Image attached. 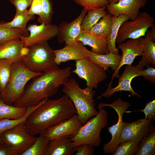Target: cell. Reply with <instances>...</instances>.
I'll use <instances>...</instances> for the list:
<instances>
[{
  "instance_id": "41",
  "label": "cell",
  "mask_w": 155,
  "mask_h": 155,
  "mask_svg": "<svg viewBox=\"0 0 155 155\" xmlns=\"http://www.w3.org/2000/svg\"><path fill=\"white\" fill-rule=\"evenodd\" d=\"M30 6V9L27 11L28 14L39 16L41 11L42 0H32Z\"/></svg>"
},
{
  "instance_id": "10",
  "label": "cell",
  "mask_w": 155,
  "mask_h": 155,
  "mask_svg": "<svg viewBox=\"0 0 155 155\" xmlns=\"http://www.w3.org/2000/svg\"><path fill=\"white\" fill-rule=\"evenodd\" d=\"M75 61V68L71 72L84 80L87 87L93 89L97 88L99 84L107 78L106 71L89 59Z\"/></svg>"
},
{
  "instance_id": "14",
  "label": "cell",
  "mask_w": 155,
  "mask_h": 155,
  "mask_svg": "<svg viewBox=\"0 0 155 155\" xmlns=\"http://www.w3.org/2000/svg\"><path fill=\"white\" fill-rule=\"evenodd\" d=\"M143 47V45L139 38L129 39L125 42L119 44L118 48L122 53L121 60L117 70L112 74L111 80L108 86H111L114 78H119V70L123 65H131L137 56H142Z\"/></svg>"
},
{
  "instance_id": "4",
  "label": "cell",
  "mask_w": 155,
  "mask_h": 155,
  "mask_svg": "<svg viewBox=\"0 0 155 155\" xmlns=\"http://www.w3.org/2000/svg\"><path fill=\"white\" fill-rule=\"evenodd\" d=\"M42 73L31 71L22 62L11 63L10 76L2 96L4 102L9 105L13 104L23 95L27 82Z\"/></svg>"
},
{
  "instance_id": "38",
  "label": "cell",
  "mask_w": 155,
  "mask_h": 155,
  "mask_svg": "<svg viewBox=\"0 0 155 155\" xmlns=\"http://www.w3.org/2000/svg\"><path fill=\"white\" fill-rule=\"evenodd\" d=\"M134 111H140L144 113L145 119H151L154 121L155 119V100L150 101L147 103L143 109Z\"/></svg>"
},
{
  "instance_id": "2",
  "label": "cell",
  "mask_w": 155,
  "mask_h": 155,
  "mask_svg": "<svg viewBox=\"0 0 155 155\" xmlns=\"http://www.w3.org/2000/svg\"><path fill=\"white\" fill-rule=\"evenodd\" d=\"M57 66L34 78L25 89L22 96L13 105L18 107H29L55 95L60 87L69 78L72 73L70 67L61 69Z\"/></svg>"
},
{
  "instance_id": "28",
  "label": "cell",
  "mask_w": 155,
  "mask_h": 155,
  "mask_svg": "<svg viewBox=\"0 0 155 155\" xmlns=\"http://www.w3.org/2000/svg\"><path fill=\"white\" fill-rule=\"evenodd\" d=\"M112 16L107 13L92 27L89 32L96 36L107 38L111 29Z\"/></svg>"
},
{
  "instance_id": "15",
  "label": "cell",
  "mask_w": 155,
  "mask_h": 155,
  "mask_svg": "<svg viewBox=\"0 0 155 155\" xmlns=\"http://www.w3.org/2000/svg\"><path fill=\"white\" fill-rule=\"evenodd\" d=\"M82 125L76 114L69 119L47 129L41 134L49 140L64 136L71 138L77 134Z\"/></svg>"
},
{
  "instance_id": "21",
  "label": "cell",
  "mask_w": 155,
  "mask_h": 155,
  "mask_svg": "<svg viewBox=\"0 0 155 155\" xmlns=\"http://www.w3.org/2000/svg\"><path fill=\"white\" fill-rule=\"evenodd\" d=\"M76 40L84 46L91 48V51L98 54H106L110 52L107 45V38L100 37L82 30Z\"/></svg>"
},
{
  "instance_id": "42",
  "label": "cell",
  "mask_w": 155,
  "mask_h": 155,
  "mask_svg": "<svg viewBox=\"0 0 155 155\" xmlns=\"http://www.w3.org/2000/svg\"><path fill=\"white\" fill-rule=\"evenodd\" d=\"M0 155H12L8 146L3 142L0 143Z\"/></svg>"
},
{
  "instance_id": "33",
  "label": "cell",
  "mask_w": 155,
  "mask_h": 155,
  "mask_svg": "<svg viewBox=\"0 0 155 155\" xmlns=\"http://www.w3.org/2000/svg\"><path fill=\"white\" fill-rule=\"evenodd\" d=\"M53 14V3L51 0H42L41 12L38 20L41 24H51Z\"/></svg>"
},
{
  "instance_id": "35",
  "label": "cell",
  "mask_w": 155,
  "mask_h": 155,
  "mask_svg": "<svg viewBox=\"0 0 155 155\" xmlns=\"http://www.w3.org/2000/svg\"><path fill=\"white\" fill-rule=\"evenodd\" d=\"M22 36L23 34L19 30L0 25V44L11 40L20 38Z\"/></svg>"
},
{
  "instance_id": "19",
  "label": "cell",
  "mask_w": 155,
  "mask_h": 155,
  "mask_svg": "<svg viewBox=\"0 0 155 155\" xmlns=\"http://www.w3.org/2000/svg\"><path fill=\"white\" fill-rule=\"evenodd\" d=\"M24 47L23 42L19 38L0 44V59L8 60L11 63L22 62L26 57L23 53Z\"/></svg>"
},
{
  "instance_id": "29",
  "label": "cell",
  "mask_w": 155,
  "mask_h": 155,
  "mask_svg": "<svg viewBox=\"0 0 155 155\" xmlns=\"http://www.w3.org/2000/svg\"><path fill=\"white\" fill-rule=\"evenodd\" d=\"M49 139L40 135L36 141L22 155H46Z\"/></svg>"
},
{
  "instance_id": "11",
  "label": "cell",
  "mask_w": 155,
  "mask_h": 155,
  "mask_svg": "<svg viewBox=\"0 0 155 155\" xmlns=\"http://www.w3.org/2000/svg\"><path fill=\"white\" fill-rule=\"evenodd\" d=\"M151 119H138L131 123L123 122L122 130L119 141V144L131 141L139 145L155 129Z\"/></svg>"
},
{
  "instance_id": "17",
  "label": "cell",
  "mask_w": 155,
  "mask_h": 155,
  "mask_svg": "<svg viewBox=\"0 0 155 155\" xmlns=\"http://www.w3.org/2000/svg\"><path fill=\"white\" fill-rule=\"evenodd\" d=\"M88 49L76 40L66 44L63 48L54 50L55 62L57 65L70 60H78L87 58Z\"/></svg>"
},
{
  "instance_id": "20",
  "label": "cell",
  "mask_w": 155,
  "mask_h": 155,
  "mask_svg": "<svg viewBox=\"0 0 155 155\" xmlns=\"http://www.w3.org/2000/svg\"><path fill=\"white\" fill-rule=\"evenodd\" d=\"M151 28L144 37L139 38L143 45L142 58L138 63L142 68L150 64L155 66V25Z\"/></svg>"
},
{
  "instance_id": "43",
  "label": "cell",
  "mask_w": 155,
  "mask_h": 155,
  "mask_svg": "<svg viewBox=\"0 0 155 155\" xmlns=\"http://www.w3.org/2000/svg\"><path fill=\"white\" fill-rule=\"evenodd\" d=\"M109 4L115 3L118 2L119 0H108Z\"/></svg>"
},
{
  "instance_id": "40",
  "label": "cell",
  "mask_w": 155,
  "mask_h": 155,
  "mask_svg": "<svg viewBox=\"0 0 155 155\" xmlns=\"http://www.w3.org/2000/svg\"><path fill=\"white\" fill-rule=\"evenodd\" d=\"M75 155H93L94 153V147L84 144L75 147Z\"/></svg>"
},
{
  "instance_id": "39",
  "label": "cell",
  "mask_w": 155,
  "mask_h": 155,
  "mask_svg": "<svg viewBox=\"0 0 155 155\" xmlns=\"http://www.w3.org/2000/svg\"><path fill=\"white\" fill-rule=\"evenodd\" d=\"M145 69L143 68L137 75L136 77L142 76L152 83L155 84V68L150 65L146 66Z\"/></svg>"
},
{
  "instance_id": "24",
  "label": "cell",
  "mask_w": 155,
  "mask_h": 155,
  "mask_svg": "<svg viewBox=\"0 0 155 155\" xmlns=\"http://www.w3.org/2000/svg\"><path fill=\"white\" fill-rule=\"evenodd\" d=\"M130 18L127 16L120 14L113 16L112 23L109 35L107 38V45L110 52L119 54V49L116 46V41L119 30L122 24L129 20Z\"/></svg>"
},
{
  "instance_id": "32",
  "label": "cell",
  "mask_w": 155,
  "mask_h": 155,
  "mask_svg": "<svg viewBox=\"0 0 155 155\" xmlns=\"http://www.w3.org/2000/svg\"><path fill=\"white\" fill-rule=\"evenodd\" d=\"M11 64L8 60L0 59V93L2 98L10 76Z\"/></svg>"
},
{
  "instance_id": "37",
  "label": "cell",
  "mask_w": 155,
  "mask_h": 155,
  "mask_svg": "<svg viewBox=\"0 0 155 155\" xmlns=\"http://www.w3.org/2000/svg\"><path fill=\"white\" fill-rule=\"evenodd\" d=\"M16 8V13L14 16H16L26 11L27 8L30 6L32 0H9Z\"/></svg>"
},
{
  "instance_id": "1",
  "label": "cell",
  "mask_w": 155,
  "mask_h": 155,
  "mask_svg": "<svg viewBox=\"0 0 155 155\" xmlns=\"http://www.w3.org/2000/svg\"><path fill=\"white\" fill-rule=\"evenodd\" d=\"M76 113L72 102L64 94L57 99L47 98L30 114L25 125L28 132L35 136L69 119Z\"/></svg>"
},
{
  "instance_id": "9",
  "label": "cell",
  "mask_w": 155,
  "mask_h": 155,
  "mask_svg": "<svg viewBox=\"0 0 155 155\" xmlns=\"http://www.w3.org/2000/svg\"><path fill=\"white\" fill-rule=\"evenodd\" d=\"M130 106L129 103L122 100L120 98L111 104L101 103L98 105V109L105 106L112 108L116 111L118 116L117 123L108 128L109 132L111 134V139L103 147V150L105 154H112L119 145V139L123 127V116L124 113L128 112L127 110Z\"/></svg>"
},
{
  "instance_id": "16",
  "label": "cell",
  "mask_w": 155,
  "mask_h": 155,
  "mask_svg": "<svg viewBox=\"0 0 155 155\" xmlns=\"http://www.w3.org/2000/svg\"><path fill=\"white\" fill-rule=\"evenodd\" d=\"M146 3V0H119L116 3L109 4L106 9L113 16L124 15L133 20L138 16L140 9Z\"/></svg>"
},
{
  "instance_id": "31",
  "label": "cell",
  "mask_w": 155,
  "mask_h": 155,
  "mask_svg": "<svg viewBox=\"0 0 155 155\" xmlns=\"http://www.w3.org/2000/svg\"><path fill=\"white\" fill-rule=\"evenodd\" d=\"M140 142L135 155H155V129Z\"/></svg>"
},
{
  "instance_id": "18",
  "label": "cell",
  "mask_w": 155,
  "mask_h": 155,
  "mask_svg": "<svg viewBox=\"0 0 155 155\" xmlns=\"http://www.w3.org/2000/svg\"><path fill=\"white\" fill-rule=\"evenodd\" d=\"M87 11V10L83 8L78 16L71 22L64 21L59 24L57 36L60 43L66 44L76 40L82 30L81 24Z\"/></svg>"
},
{
  "instance_id": "34",
  "label": "cell",
  "mask_w": 155,
  "mask_h": 155,
  "mask_svg": "<svg viewBox=\"0 0 155 155\" xmlns=\"http://www.w3.org/2000/svg\"><path fill=\"white\" fill-rule=\"evenodd\" d=\"M139 145L131 141H127L120 143L113 155H135L137 151Z\"/></svg>"
},
{
  "instance_id": "36",
  "label": "cell",
  "mask_w": 155,
  "mask_h": 155,
  "mask_svg": "<svg viewBox=\"0 0 155 155\" xmlns=\"http://www.w3.org/2000/svg\"><path fill=\"white\" fill-rule=\"evenodd\" d=\"M76 4L88 10L103 7L109 4L108 0H73Z\"/></svg>"
},
{
  "instance_id": "23",
  "label": "cell",
  "mask_w": 155,
  "mask_h": 155,
  "mask_svg": "<svg viewBox=\"0 0 155 155\" xmlns=\"http://www.w3.org/2000/svg\"><path fill=\"white\" fill-rule=\"evenodd\" d=\"M75 152L71 138L64 136L49 140L46 155H72Z\"/></svg>"
},
{
  "instance_id": "5",
  "label": "cell",
  "mask_w": 155,
  "mask_h": 155,
  "mask_svg": "<svg viewBox=\"0 0 155 155\" xmlns=\"http://www.w3.org/2000/svg\"><path fill=\"white\" fill-rule=\"evenodd\" d=\"M98 109V114L87 121L77 134L71 138L74 147L84 144L94 147H98L102 143L100 132L108 125V115L104 108Z\"/></svg>"
},
{
  "instance_id": "26",
  "label": "cell",
  "mask_w": 155,
  "mask_h": 155,
  "mask_svg": "<svg viewBox=\"0 0 155 155\" xmlns=\"http://www.w3.org/2000/svg\"><path fill=\"white\" fill-rule=\"evenodd\" d=\"M27 110L28 108L8 104L4 102L2 98L0 99V120L20 118L26 114Z\"/></svg>"
},
{
  "instance_id": "30",
  "label": "cell",
  "mask_w": 155,
  "mask_h": 155,
  "mask_svg": "<svg viewBox=\"0 0 155 155\" xmlns=\"http://www.w3.org/2000/svg\"><path fill=\"white\" fill-rule=\"evenodd\" d=\"M44 102V100H42L36 106L28 107L26 113L21 118L15 119H4L0 120V134L19 124L25 123L26 119L30 114ZM1 142L0 140V143Z\"/></svg>"
},
{
  "instance_id": "44",
  "label": "cell",
  "mask_w": 155,
  "mask_h": 155,
  "mask_svg": "<svg viewBox=\"0 0 155 155\" xmlns=\"http://www.w3.org/2000/svg\"><path fill=\"white\" fill-rule=\"evenodd\" d=\"M1 98H2L1 94L0 93V99H1Z\"/></svg>"
},
{
  "instance_id": "22",
  "label": "cell",
  "mask_w": 155,
  "mask_h": 155,
  "mask_svg": "<svg viewBox=\"0 0 155 155\" xmlns=\"http://www.w3.org/2000/svg\"><path fill=\"white\" fill-rule=\"evenodd\" d=\"M87 58L105 71L110 67L112 71H115L121 61V55L111 52L104 55L92 52L88 49L86 53Z\"/></svg>"
},
{
  "instance_id": "6",
  "label": "cell",
  "mask_w": 155,
  "mask_h": 155,
  "mask_svg": "<svg viewBox=\"0 0 155 155\" xmlns=\"http://www.w3.org/2000/svg\"><path fill=\"white\" fill-rule=\"evenodd\" d=\"M22 62L30 70L34 72H45L57 65L55 62L54 50L47 42L34 44Z\"/></svg>"
},
{
  "instance_id": "7",
  "label": "cell",
  "mask_w": 155,
  "mask_h": 155,
  "mask_svg": "<svg viewBox=\"0 0 155 155\" xmlns=\"http://www.w3.org/2000/svg\"><path fill=\"white\" fill-rule=\"evenodd\" d=\"M25 124H19L0 134V140L7 145L12 155H22L37 138L28 132Z\"/></svg>"
},
{
  "instance_id": "13",
  "label": "cell",
  "mask_w": 155,
  "mask_h": 155,
  "mask_svg": "<svg viewBox=\"0 0 155 155\" xmlns=\"http://www.w3.org/2000/svg\"><path fill=\"white\" fill-rule=\"evenodd\" d=\"M143 68L139 64L135 66L126 65L122 74L118 78V85L113 88L111 86H108L106 90L98 97V98H100L102 97L109 98L115 92H120L123 91L129 92L132 96L141 97L133 89L131 83L132 79L136 77L137 74Z\"/></svg>"
},
{
  "instance_id": "12",
  "label": "cell",
  "mask_w": 155,
  "mask_h": 155,
  "mask_svg": "<svg viewBox=\"0 0 155 155\" xmlns=\"http://www.w3.org/2000/svg\"><path fill=\"white\" fill-rule=\"evenodd\" d=\"M27 30L29 32L26 37L22 36L20 39L24 46L29 47L35 44L43 42L57 36L59 33L58 26L55 24L45 25L36 24L28 25Z\"/></svg>"
},
{
  "instance_id": "25",
  "label": "cell",
  "mask_w": 155,
  "mask_h": 155,
  "mask_svg": "<svg viewBox=\"0 0 155 155\" xmlns=\"http://www.w3.org/2000/svg\"><path fill=\"white\" fill-rule=\"evenodd\" d=\"M27 11L14 16L13 20L10 22H0V25L8 28L18 29L22 33L23 36H28L29 33L27 30L26 25L29 21L34 18L35 16L28 14Z\"/></svg>"
},
{
  "instance_id": "27",
  "label": "cell",
  "mask_w": 155,
  "mask_h": 155,
  "mask_svg": "<svg viewBox=\"0 0 155 155\" xmlns=\"http://www.w3.org/2000/svg\"><path fill=\"white\" fill-rule=\"evenodd\" d=\"M106 7L93 9L88 10L82 21V30L89 32L92 27L103 16L107 13Z\"/></svg>"
},
{
  "instance_id": "3",
  "label": "cell",
  "mask_w": 155,
  "mask_h": 155,
  "mask_svg": "<svg viewBox=\"0 0 155 155\" xmlns=\"http://www.w3.org/2000/svg\"><path fill=\"white\" fill-rule=\"evenodd\" d=\"M62 91L72 102L78 119L83 125L98 113L94 99L96 92L93 89L88 87L82 88L75 79L71 78L63 85Z\"/></svg>"
},
{
  "instance_id": "8",
  "label": "cell",
  "mask_w": 155,
  "mask_h": 155,
  "mask_svg": "<svg viewBox=\"0 0 155 155\" xmlns=\"http://www.w3.org/2000/svg\"><path fill=\"white\" fill-rule=\"evenodd\" d=\"M154 18L148 12H140L135 20L126 21L122 24L116 43L119 44L128 39H136L145 36L148 29L154 25Z\"/></svg>"
}]
</instances>
